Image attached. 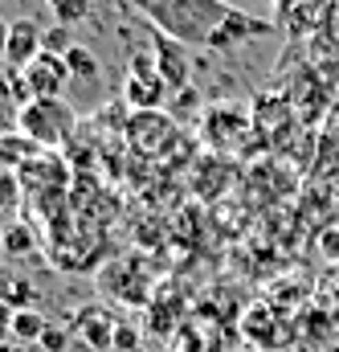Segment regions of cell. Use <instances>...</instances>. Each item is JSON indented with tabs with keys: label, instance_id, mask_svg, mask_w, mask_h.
Wrapping results in <instances>:
<instances>
[{
	"label": "cell",
	"instance_id": "obj_1",
	"mask_svg": "<svg viewBox=\"0 0 339 352\" xmlns=\"http://www.w3.org/2000/svg\"><path fill=\"white\" fill-rule=\"evenodd\" d=\"M127 8H135L156 33H164L180 45H196L209 50V41L217 37V29L233 16L237 4L229 0H127Z\"/></svg>",
	"mask_w": 339,
	"mask_h": 352
},
{
	"label": "cell",
	"instance_id": "obj_2",
	"mask_svg": "<svg viewBox=\"0 0 339 352\" xmlns=\"http://www.w3.org/2000/svg\"><path fill=\"white\" fill-rule=\"evenodd\" d=\"M78 127V111L70 107V98H33L29 107L16 111V131L29 135L41 152L62 148Z\"/></svg>",
	"mask_w": 339,
	"mask_h": 352
},
{
	"label": "cell",
	"instance_id": "obj_3",
	"mask_svg": "<svg viewBox=\"0 0 339 352\" xmlns=\"http://www.w3.org/2000/svg\"><path fill=\"white\" fill-rule=\"evenodd\" d=\"M168 94L172 90L164 87V78L156 70V54L152 50L131 54V62H127V102L135 111H160Z\"/></svg>",
	"mask_w": 339,
	"mask_h": 352
},
{
	"label": "cell",
	"instance_id": "obj_4",
	"mask_svg": "<svg viewBox=\"0 0 339 352\" xmlns=\"http://www.w3.org/2000/svg\"><path fill=\"white\" fill-rule=\"evenodd\" d=\"M37 54H45V29L33 16H16L4 29V62H8V70H29V62Z\"/></svg>",
	"mask_w": 339,
	"mask_h": 352
},
{
	"label": "cell",
	"instance_id": "obj_5",
	"mask_svg": "<svg viewBox=\"0 0 339 352\" xmlns=\"http://www.w3.org/2000/svg\"><path fill=\"white\" fill-rule=\"evenodd\" d=\"M152 54H156V70H160V78H164V87L168 90H188L192 82V62H188V45H180V41H172L164 33H156L152 29Z\"/></svg>",
	"mask_w": 339,
	"mask_h": 352
},
{
	"label": "cell",
	"instance_id": "obj_6",
	"mask_svg": "<svg viewBox=\"0 0 339 352\" xmlns=\"http://www.w3.org/2000/svg\"><path fill=\"white\" fill-rule=\"evenodd\" d=\"M78 340H82L86 349L94 352H106L115 349V332H119V320H110V311H102L98 303H86L78 307L74 316H70V324H66Z\"/></svg>",
	"mask_w": 339,
	"mask_h": 352
},
{
	"label": "cell",
	"instance_id": "obj_7",
	"mask_svg": "<svg viewBox=\"0 0 339 352\" xmlns=\"http://www.w3.org/2000/svg\"><path fill=\"white\" fill-rule=\"evenodd\" d=\"M242 336L254 344V349H266V352H278L286 349L290 332H286V320H278V311L270 303H254L242 320Z\"/></svg>",
	"mask_w": 339,
	"mask_h": 352
},
{
	"label": "cell",
	"instance_id": "obj_8",
	"mask_svg": "<svg viewBox=\"0 0 339 352\" xmlns=\"http://www.w3.org/2000/svg\"><path fill=\"white\" fill-rule=\"evenodd\" d=\"M278 33V21H266V16H254L246 8H233V16L217 29V37L209 41L213 54H225L229 45H242V41H257V37H274Z\"/></svg>",
	"mask_w": 339,
	"mask_h": 352
},
{
	"label": "cell",
	"instance_id": "obj_9",
	"mask_svg": "<svg viewBox=\"0 0 339 352\" xmlns=\"http://www.w3.org/2000/svg\"><path fill=\"white\" fill-rule=\"evenodd\" d=\"M25 82L33 90V98H62V90L70 82V66L58 54H37L25 70Z\"/></svg>",
	"mask_w": 339,
	"mask_h": 352
},
{
	"label": "cell",
	"instance_id": "obj_10",
	"mask_svg": "<svg viewBox=\"0 0 339 352\" xmlns=\"http://www.w3.org/2000/svg\"><path fill=\"white\" fill-rule=\"evenodd\" d=\"M172 119L164 111H135L131 123H127V140L139 148V152H160L164 144L172 140Z\"/></svg>",
	"mask_w": 339,
	"mask_h": 352
},
{
	"label": "cell",
	"instance_id": "obj_11",
	"mask_svg": "<svg viewBox=\"0 0 339 352\" xmlns=\"http://www.w3.org/2000/svg\"><path fill=\"white\" fill-rule=\"evenodd\" d=\"M336 0H278V29L290 33H311L331 16Z\"/></svg>",
	"mask_w": 339,
	"mask_h": 352
},
{
	"label": "cell",
	"instance_id": "obj_12",
	"mask_svg": "<svg viewBox=\"0 0 339 352\" xmlns=\"http://www.w3.org/2000/svg\"><path fill=\"white\" fill-rule=\"evenodd\" d=\"M41 156V148L29 140V135H21V131H8L4 135V144H0V160H4V173H21L29 160H37Z\"/></svg>",
	"mask_w": 339,
	"mask_h": 352
},
{
	"label": "cell",
	"instance_id": "obj_13",
	"mask_svg": "<svg viewBox=\"0 0 339 352\" xmlns=\"http://www.w3.org/2000/svg\"><path fill=\"white\" fill-rule=\"evenodd\" d=\"M45 316L41 311H12L8 316V332L16 336V340H25V344H41V336H45Z\"/></svg>",
	"mask_w": 339,
	"mask_h": 352
},
{
	"label": "cell",
	"instance_id": "obj_14",
	"mask_svg": "<svg viewBox=\"0 0 339 352\" xmlns=\"http://www.w3.org/2000/svg\"><path fill=\"white\" fill-rule=\"evenodd\" d=\"M66 66H70V78H78V82L102 78V62H98V54L86 50V45H74V50L66 54Z\"/></svg>",
	"mask_w": 339,
	"mask_h": 352
},
{
	"label": "cell",
	"instance_id": "obj_15",
	"mask_svg": "<svg viewBox=\"0 0 339 352\" xmlns=\"http://www.w3.org/2000/svg\"><path fill=\"white\" fill-rule=\"evenodd\" d=\"M176 320H180V303H176V299H168V307H164V299L148 303V332L172 336V332H176Z\"/></svg>",
	"mask_w": 339,
	"mask_h": 352
},
{
	"label": "cell",
	"instance_id": "obj_16",
	"mask_svg": "<svg viewBox=\"0 0 339 352\" xmlns=\"http://www.w3.org/2000/svg\"><path fill=\"white\" fill-rule=\"evenodd\" d=\"M45 4H49L54 21H58V25H66V29L82 25L86 16H90V0H45Z\"/></svg>",
	"mask_w": 339,
	"mask_h": 352
},
{
	"label": "cell",
	"instance_id": "obj_17",
	"mask_svg": "<svg viewBox=\"0 0 339 352\" xmlns=\"http://www.w3.org/2000/svg\"><path fill=\"white\" fill-rule=\"evenodd\" d=\"M33 299H37V291H33L29 278H8V287H4L8 316H12V311H33Z\"/></svg>",
	"mask_w": 339,
	"mask_h": 352
},
{
	"label": "cell",
	"instance_id": "obj_18",
	"mask_svg": "<svg viewBox=\"0 0 339 352\" xmlns=\"http://www.w3.org/2000/svg\"><path fill=\"white\" fill-rule=\"evenodd\" d=\"M37 246V234L29 230V226H21V221H12L8 230H4V250L12 254V258H21V254H29Z\"/></svg>",
	"mask_w": 339,
	"mask_h": 352
},
{
	"label": "cell",
	"instance_id": "obj_19",
	"mask_svg": "<svg viewBox=\"0 0 339 352\" xmlns=\"http://www.w3.org/2000/svg\"><path fill=\"white\" fill-rule=\"evenodd\" d=\"M74 45H78V41H74V33H70L66 25H54V29H45V54H58V58H66Z\"/></svg>",
	"mask_w": 339,
	"mask_h": 352
},
{
	"label": "cell",
	"instance_id": "obj_20",
	"mask_svg": "<svg viewBox=\"0 0 339 352\" xmlns=\"http://www.w3.org/2000/svg\"><path fill=\"white\" fill-rule=\"evenodd\" d=\"M4 87H8V98H12V102H21V107L33 102V90L25 82V70H4Z\"/></svg>",
	"mask_w": 339,
	"mask_h": 352
},
{
	"label": "cell",
	"instance_id": "obj_21",
	"mask_svg": "<svg viewBox=\"0 0 339 352\" xmlns=\"http://www.w3.org/2000/svg\"><path fill=\"white\" fill-rule=\"evenodd\" d=\"M70 328H58V324H49L45 328V336H41V352H66L70 349Z\"/></svg>",
	"mask_w": 339,
	"mask_h": 352
},
{
	"label": "cell",
	"instance_id": "obj_22",
	"mask_svg": "<svg viewBox=\"0 0 339 352\" xmlns=\"http://www.w3.org/2000/svg\"><path fill=\"white\" fill-rule=\"evenodd\" d=\"M0 188H4V209L12 213V209L21 205V201H16V197H21V176L16 173H0Z\"/></svg>",
	"mask_w": 339,
	"mask_h": 352
},
{
	"label": "cell",
	"instance_id": "obj_23",
	"mask_svg": "<svg viewBox=\"0 0 339 352\" xmlns=\"http://www.w3.org/2000/svg\"><path fill=\"white\" fill-rule=\"evenodd\" d=\"M115 352H139V328L119 324V332H115Z\"/></svg>",
	"mask_w": 339,
	"mask_h": 352
},
{
	"label": "cell",
	"instance_id": "obj_24",
	"mask_svg": "<svg viewBox=\"0 0 339 352\" xmlns=\"http://www.w3.org/2000/svg\"><path fill=\"white\" fill-rule=\"evenodd\" d=\"M192 102H200V98H196V90L188 87V90H180V94H176V107H172V111H176V115H188V111H192Z\"/></svg>",
	"mask_w": 339,
	"mask_h": 352
},
{
	"label": "cell",
	"instance_id": "obj_25",
	"mask_svg": "<svg viewBox=\"0 0 339 352\" xmlns=\"http://www.w3.org/2000/svg\"><path fill=\"white\" fill-rule=\"evenodd\" d=\"M254 4H278V0H254Z\"/></svg>",
	"mask_w": 339,
	"mask_h": 352
},
{
	"label": "cell",
	"instance_id": "obj_26",
	"mask_svg": "<svg viewBox=\"0 0 339 352\" xmlns=\"http://www.w3.org/2000/svg\"><path fill=\"white\" fill-rule=\"evenodd\" d=\"M8 4H12V0H8Z\"/></svg>",
	"mask_w": 339,
	"mask_h": 352
}]
</instances>
